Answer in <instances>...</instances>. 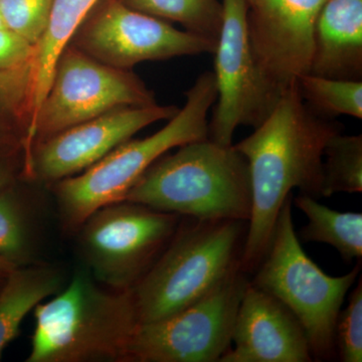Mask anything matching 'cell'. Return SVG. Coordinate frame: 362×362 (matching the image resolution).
<instances>
[{"label":"cell","instance_id":"cell-10","mask_svg":"<svg viewBox=\"0 0 362 362\" xmlns=\"http://www.w3.org/2000/svg\"><path fill=\"white\" fill-rule=\"evenodd\" d=\"M223 21L214 49L216 107L209 121V138L232 145L240 126L258 127L282 95L262 75L247 33V0H221Z\"/></svg>","mask_w":362,"mask_h":362},{"label":"cell","instance_id":"cell-9","mask_svg":"<svg viewBox=\"0 0 362 362\" xmlns=\"http://www.w3.org/2000/svg\"><path fill=\"white\" fill-rule=\"evenodd\" d=\"M235 269L187 308L138 326L127 362H216L232 346L233 324L251 281Z\"/></svg>","mask_w":362,"mask_h":362},{"label":"cell","instance_id":"cell-4","mask_svg":"<svg viewBox=\"0 0 362 362\" xmlns=\"http://www.w3.org/2000/svg\"><path fill=\"white\" fill-rule=\"evenodd\" d=\"M216 96L214 73L204 71L185 93L182 108L160 130L128 140L83 173L54 183L66 230H77L98 209L125 201L143 173L171 149L209 138V113Z\"/></svg>","mask_w":362,"mask_h":362},{"label":"cell","instance_id":"cell-15","mask_svg":"<svg viewBox=\"0 0 362 362\" xmlns=\"http://www.w3.org/2000/svg\"><path fill=\"white\" fill-rule=\"evenodd\" d=\"M361 81L362 0H326L314 33L310 73Z\"/></svg>","mask_w":362,"mask_h":362},{"label":"cell","instance_id":"cell-17","mask_svg":"<svg viewBox=\"0 0 362 362\" xmlns=\"http://www.w3.org/2000/svg\"><path fill=\"white\" fill-rule=\"evenodd\" d=\"M100 0H54L49 25L33 59L35 115L49 90L59 54Z\"/></svg>","mask_w":362,"mask_h":362},{"label":"cell","instance_id":"cell-1","mask_svg":"<svg viewBox=\"0 0 362 362\" xmlns=\"http://www.w3.org/2000/svg\"><path fill=\"white\" fill-rule=\"evenodd\" d=\"M342 128L332 119L314 113L296 83L251 135L233 145L247 159L252 187V214L240 270L250 273L258 269L293 189L314 199L322 197L324 149Z\"/></svg>","mask_w":362,"mask_h":362},{"label":"cell","instance_id":"cell-30","mask_svg":"<svg viewBox=\"0 0 362 362\" xmlns=\"http://www.w3.org/2000/svg\"><path fill=\"white\" fill-rule=\"evenodd\" d=\"M247 4H250V2L252 1V0H247Z\"/></svg>","mask_w":362,"mask_h":362},{"label":"cell","instance_id":"cell-2","mask_svg":"<svg viewBox=\"0 0 362 362\" xmlns=\"http://www.w3.org/2000/svg\"><path fill=\"white\" fill-rule=\"evenodd\" d=\"M33 311L28 362H127L139 326L132 289H113L80 271Z\"/></svg>","mask_w":362,"mask_h":362},{"label":"cell","instance_id":"cell-6","mask_svg":"<svg viewBox=\"0 0 362 362\" xmlns=\"http://www.w3.org/2000/svg\"><path fill=\"white\" fill-rule=\"evenodd\" d=\"M292 204L291 194L281 209L270 247L251 283L294 314L306 333L313 361H330L337 351L338 315L361 273V262L340 277L324 273L302 249L293 223Z\"/></svg>","mask_w":362,"mask_h":362},{"label":"cell","instance_id":"cell-22","mask_svg":"<svg viewBox=\"0 0 362 362\" xmlns=\"http://www.w3.org/2000/svg\"><path fill=\"white\" fill-rule=\"evenodd\" d=\"M321 195L330 197L338 192H362V136H333L324 149Z\"/></svg>","mask_w":362,"mask_h":362},{"label":"cell","instance_id":"cell-16","mask_svg":"<svg viewBox=\"0 0 362 362\" xmlns=\"http://www.w3.org/2000/svg\"><path fill=\"white\" fill-rule=\"evenodd\" d=\"M63 276L49 265L16 267L0 289V359L20 333L26 315L63 286Z\"/></svg>","mask_w":362,"mask_h":362},{"label":"cell","instance_id":"cell-12","mask_svg":"<svg viewBox=\"0 0 362 362\" xmlns=\"http://www.w3.org/2000/svg\"><path fill=\"white\" fill-rule=\"evenodd\" d=\"M178 110L173 105L157 103L127 107L78 124L35 145L23 173L51 183L77 175L140 130L159 121H168Z\"/></svg>","mask_w":362,"mask_h":362},{"label":"cell","instance_id":"cell-28","mask_svg":"<svg viewBox=\"0 0 362 362\" xmlns=\"http://www.w3.org/2000/svg\"><path fill=\"white\" fill-rule=\"evenodd\" d=\"M16 267L18 266L14 265V264L11 263V262L7 261V259L0 258V289H1L7 278H8L11 272H13Z\"/></svg>","mask_w":362,"mask_h":362},{"label":"cell","instance_id":"cell-24","mask_svg":"<svg viewBox=\"0 0 362 362\" xmlns=\"http://www.w3.org/2000/svg\"><path fill=\"white\" fill-rule=\"evenodd\" d=\"M54 0H0V16L11 32L35 45L44 37Z\"/></svg>","mask_w":362,"mask_h":362},{"label":"cell","instance_id":"cell-29","mask_svg":"<svg viewBox=\"0 0 362 362\" xmlns=\"http://www.w3.org/2000/svg\"><path fill=\"white\" fill-rule=\"evenodd\" d=\"M0 28H6L4 25V21H2L1 16H0Z\"/></svg>","mask_w":362,"mask_h":362},{"label":"cell","instance_id":"cell-5","mask_svg":"<svg viewBox=\"0 0 362 362\" xmlns=\"http://www.w3.org/2000/svg\"><path fill=\"white\" fill-rule=\"evenodd\" d=\"M194 220L177 230L132 289L139 323L187 308L240 268L247 221Z\"/></svg>","mask_w":362,"mask_h":362},{"label":"cell","instance_id":"cell-3","mask_svg":"<svg viewBox=\"0 0 362 362\" xmlns=\"http://www.w3.org/2000/svg\"><path fill=\"white\" fill-rule=\"evenodd\" d=\"M125 201L194 220L249 221L252 187L247 159L233 145L206 139L157 159Z\"/></svg>","mask_w":362,"mask_h":362},{"label":"cell","instance_id":"cell-21","mask_svg":"<svg viewBox=\"0 0 362 362\" xmlns=\"http://www.w3.org/2000/svg\"><path fill=\"white\" fill-rule=\"evenodd\" d=\"M297 84L305 103L317 115L328 119L337 116L362 118L361 81L306 74L298 78Z\"/></svg>","mask_w":362,"mask_h":362},{"label":"cell","instance_id":"cell-14","mask_svg":"<svg viewBox=\"0 0 362 362\" xmlns=\"http://www.w3.org/2000/svg\"><path fill=\"white\" fill-rule=\"evenodd\" d=\"M232 345L220 362H310L306 333L294 314L250 282L243 295Z\"/></svg>","mask_w":362,"mask_h":362},{"label":"cell","instance_id":"cell-19","mask_svg":"<svg viewBox=\"0 0 362 362\" xmlns=\"http://www.w3.org/2000/svg\"><path fill=\"white\" fill-rule=\"evenodd\" d=\"M35 116L33 61L0 70V143L28 151Z\"/></svg>","mask_w":362,"mask_h":362},{"label":"cell","instance_id":"cell-27","mask_svg":"<svg viewBox=\"0 0 362 362\" xmlns=\"http://www.w3.org/2000/svg\"><path fill=\"white\" fill-rule=\"evenodd\" d=\"M21 153L25 154L23 147L0 145V192L13 185L18 168L25 166L23 162H18Z\"/></svg>","mask_w":362,"mask_h":362},{"label":"cell","instance_id":"cell-20","mask_svg":"<svg viewBox=\"0 0 362 362\" xmlns=\"http://www.w3.org/2000/svg\"><path fill=\"white\" fill-rule=\"evenodd\" d=\"M123 4L185 30L218 42L223 21L221 0H120Z\"/></svg>","mask_w":362,"mask_h":362},{"label":"cell","instance_id":"cell-25","mask_svg":"<svg viewBox=\"0 0 362 362\" xmlns=\"http://www.w3.org/2000/svg\"><path fill=\"white\" fill-rule=\"evenodd\" d=\"M362 281L349 296V304L338 315L335 347L343 362L362 361Z\"/></svg>","mask_w":362,"mask_h":362},{"label":"cell","instance_id":"cell-7","mask_svg":"<svg viewBox=\"0 0 362 362\" xmlns=\"http://www.w3.org/2000/svg\"><path fill=\"white\" fill-rule=\"evenodd\" d=\"M156 103L154 93L132 70L106 65L69 44L35 115L25 164L35 145L62 131L118 109Z\"/></svg>","mask_w":362,"mask_h":362},{"label":"cell","instance_id":"cell-23","mask_svg":"<svg viewBox=\"0 0 362 362\" xmlns=\"http://www.w3.org/2000/svg\"><path fill=\"white\" fill-rule=\"evenodd\" d=\"M33 255L28 207L13 185L0 192V258L25 266Z\"/></svg>","mask_w":362,"mask_h":362},{"label":"cell","instance_id":"cell-18","mask_svg":"<svg viewBox=\"0 0 362 362\" xmlns=\"http://www.w3.org/2000/svg\"><path fill=\"white\" fill-rule=\"evenodd\" d=\"M295 206L303 211L308 223L300 230L298 239L305 243L318 242L337 249L343 261L362 258V214L340 213L319 204L309 195H299L293 199Z\"/></svg>","mask_w":362,"mask_h":362},{"label":"cell","instance_id":"cell-13","mask_svg":"<svg viewBox=\"0 0 362 362\" xmlns=\"http://www.w3.org/2000/svg\"><path fill=\"white\" fill-rule=\"evenodd\" d=\"M326 0H252L247 7L250 44L262 75L283 95L310 73L314 33Z\"/></svg>","mask_w":362,"mask_h":362},{"label":"cell","instance_id":"cell-26","mask_svg":"<svg viewBox=\"0 0 362 362\" xmlns=\"http://www.w3.org/2000/svg\"><path fill=\"white\" fill-rule=\"evenodd\" d=\"M37 47L11 32L0 28V70L18 68L33 61Z\"/></svg>","mask_w":362,"mask_h":362},{"label":"cell","instance_id":"cell-11","mask_svg":"<svg viewBox=\"0 0 362 362\" xmlns=\"http://www.w3.org/2000/svg\"><path fill=\"white\" fill-rule=\"evenodd\" d=\"M70 44L101 63L131 70L143 62L214 54L216 42L178 30L120 0H100Z\"/></svg>","mask_w":362,"mask_h":362},{"label":"cell","instance_id":"cell-8","mask_svg":"<svg viewBox=\"0 0 362 362\" xmlns=\"http://www.w3.org/2000/svg\"><path fill=\"white\" fill-rule=\"evenodd\" d=\"M180 221L177 214L127 201L98 209L78 228L93 277L113 289H131L168 246Z\"/></svg>","mask_w":362,"mask_h":362}]
</instances>
